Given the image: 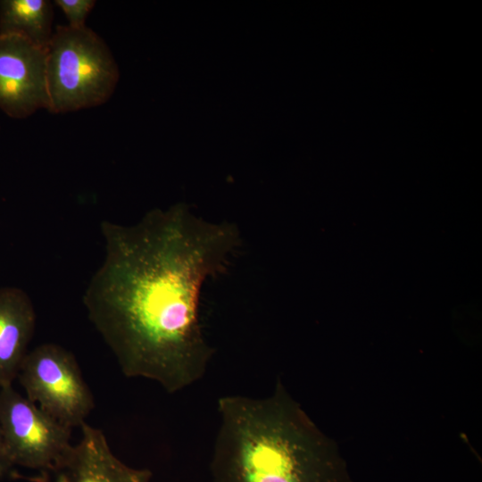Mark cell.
I'll return each instance as SVG.
<instances>
[{
	"mask_svg": "<svg viewBox=\"0 0 482 482\" xmlns=\"http://www.w3.org/2000/svg\"><path fill=\"white\" fill-rule=\"evenodd\" d=\"M79 441L52 470L44 482H150L152 471L122 462L111 450L104 432L85 422Z\"/></svg>",
	"mask_w": 482,
	"mask_h": 482,
	"instance_id": "cell-7",
	"label": "cell"
},
{
	"mask_svg": "<svg viewBox=\"0 0 482 482\" xmlns=\"http://www.w3.org/2000/svg\"><path fill=\"white\" fill-rule=\"evenodd\" d=\"M52 21L48 0L0 1V33L18 35L46 48L54 33Z\"/></svg>",
	"mask_w": 482,
	"mask_h": 482,
	"instance_id": "cell-9",
	"label": "cell"
},
{
	"mask_svg": "<svg viewBox=\"0 0 482 482\" xmlns=\"http://www.w3.org/2000/svg\"><path fill=\"white\" fill-rule=\"evenodd\" d=\"M212 482H353L337 444L278 380L266 397L218 399Z\"/></svg>",
	"mask_w": 482,
	"mask_h": 482,
	"instance_id": "cell-2",
	"label": "cell"
},
{
	"mask_svg": "<svg viewBox=\"0 0 482 482\" xmlns=\"http://www.w3.org/2000/svg\"><path fill=\"white\" fill-rule=\"evenodd\" d=\"M54 3L64 12L69 26L74 28L86 26L85 21L96 4L94 0H56Z\"/></svg>",
	"mask_w": 482,
	"mask_h": 482,
	"instance_id": "cell-10",
	"label": "cell"
},
{
	"mask_svg": "<svg viewBox=\"0 0 482 482\" xmlns=\"http://www.w3.org/2000/svg\"><path fill=\"white\" fill-rule=\"evenodd\" d=\"M46 48L23 37L0 33V110L24 119L47 109Z\"/></svg>",
	"mask_w": 482,
	"mask_h": 482,
	"instance_id": "cell-6",
	"label": "cell"
},
{
	"mask_svg": "<svg viewBox=\"0 0 482 482\" xmlns=\"http://www.w3.org/2000/svg\"><path fill=\"white\" fill-rule=\"evenodd\" d=\"M119 78L104 40L84 26H57L46 47L47 111L63 113L105 103Z\"/></svg>",
	"mask_w": 482,
	"mask_h": 482,
	"instance_id": "cell-3",
	"label": "cell"
},
{
	"mask_svg": "<svg viewBox=\"0 0 482 482\" xmlns=\"http://www.w3.org/2000/svg\"><path fill=\"white\" fill-rule=\"evenodd\" d=\"M13 464L12 463L5 449L4 438L0 428V479L10 475Z\"/></svg>",
	"mask_w": 482,
	"mask_h": 482,
	"instance_id": "cell-11",
	"label": "cell"
},
{
	"mask_svg": "<svg viewBox=\"0 0 482 482\" xmlns=\"http://www.w3.org/2000/svg\"><path fill=\"white\" fill-rule=\"evenodd\" d=\"M36 326L29 295L17 287L0 288V387L12 385L28 353Z\"/></svg>",
	"mask_w": 482,
	"mask_h": 482,
	"instance_id": "cell-8",
	"label": "cell"
},
{
	"mask_svg": "<svg viewBox=\"0 0 482 482\" xmlns=\"http://www.w3.org/2000/svg\"><path fill=\"white\" fill-rule=\"evenodd\" d=\"M0 428L12 463L42 473L55 467L73 445L71 429L12 385L0 387Z\"/></svg>",
	"mask_w": 482,
	"mask_h": 482,
	"instance_id": "cell-5",
	"label": "cell"
},
{
	"mask_svg": "<svg viewBox=\"0 0 482 482\" xmlns=\"http://www.w3.org/2000/svg\"><path fill=\"white\" fill-rule=\"evenodd\" d=\"M101 232L105 255L83 303L122 373L169 394L196 383L213 355L200 321L202 288L229 268L237 228L179 204L132 225L104 220Z\"/></svg>",
	"mask_w": 482,
	"mask_h": 482,
	"instance_id": "cell-1",
	"label": "cell"
},
{
	"mask_svg": "<svg viewBox=\"0 0 482 482\" xmlns=\"http://www.w3.org/2000/svg\"><path fill=\"white\" fill-rule=\"evenodd\" d=\"M17 378L27 398L71 429L80 428L95 407L76 358L57 344L29 351Z\"/></svg>",
	"mask_w": 482,
	"mask_h": 482,
	"instance_id": "cell-4",
	"label": "cell"
}]
</instances>
